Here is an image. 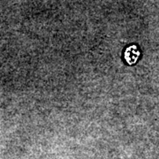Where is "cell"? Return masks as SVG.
<instances>
[{
	"instance_id": "cell-1",
	"label": "cell",
	"mask_w": 159,
	"mask_h": 159,
	"mask_svg": "<svg viewBox=\"0 0 159 159\" xmlns=\"http://www.w3.org/2000/svg\"><path fill=\"white\" fill-rule=\"evenodd\" d=\"M138 56H139V52L137 51L136 47H134V46L128 48V49H127V51H126V52H125V58H126V60L128 61V63H129V61H130L131 57H132V59H133V63L135 62Z\"/></svg>"
}]
</instances>
